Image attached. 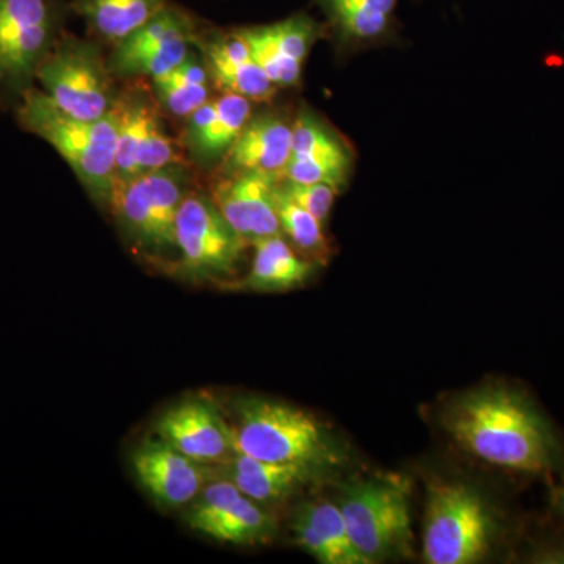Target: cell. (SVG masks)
I'll return each instance as SVG.
<instances>
[{
  "label": "cell",
  "mask_w": 564,
  "mask_h": 564,
  "mask_svg": "<svg viewBox=\"0 0 564 564\" xmlns=\"http://www.w3.org/2000/svg\"><path fill=\"white\" fill-rule=\"evenodd\" d=\"M497 522L481 494L462 481L437 480L426 492L422 555L429 564H473L491 552Z\"/></svg>",
  "instance_id": "5b68a950"
},
{
  "label": "cell",
  "mask_w": 564,
  "mask_h": 564,
  "mask_svg": "<svg viewBox=\"0 0 564 564\" xmlns=\"http://www.w3.org/2000/svg\"><path fill=\"white\" fill-rule=\"evenodd\" d=\"M551 503L555 514L564 522V478L563 481L552 488Z\"/></svg>",
  "instance_id": "f1b7e54d"
},
{
  "label": "cell",
  "mask_w": 564,
  "mask_h": 564,
  "mask_svg": "<svg viewBox=\"0 0 564 564\" xmlns=\"http://www.w3.org/2000/svg\"><path fill=\"white\" fill-rule=\"evenodd\" d=\"M274 202H276L281 234H285L293 247L302 251L310 261L325 262L329 245L323 234V223L299 204L293 203L282 191L280 181L274 187Z\"/></svg>",
  "instance_id": "4316f807"
},
{
  "label": "cell",
  "mask_w": 564,
  "mask_h": 564,
  "mask_svg": "<svg viewBox=\"0 0 564 564\" xmlns=\"http://www.w3.org/2000/svg\"><path fill=\"white\" fill-rule=\"evenodd\" d=\"M237 32L278 88L299 87L307 55L318 40L328 35L326 24L307 13H296L273 24L239 28Z\"/></svg>",
  "instance_id": "7c38bea8"
},
{
  "label": "cell",
  "mask_w": 564,
  "mask_h": 564,
  "mask_svg": "<svg viewBox=\"0 0 564 564\" xmlns=\"http://www.w3.org/2000/svg\"><path fill=\"white\" fill-rule=\"evenodd\" d=\"M163 443L195 462L214 466L236 454L232 425L217 404L203 397H192L173 404L155 423Z\"/></svg>",
  "instance_id": "5bb4252c"
},
{
  "label": "cell",
  "mask_w": 564,
  "mask_h": 564,
  "mask_svg": "<svg viewBox=\"0 0 564 564\" xmlns=\"http://www.w3.org/2000/svg\"><path fill=\"white\" fill-rule=\"evenodd\" d=\"M184 166H165L115 184L111 210L137 243L155 251L176 248L177 212L187 196Z\"/></svg>",
  "instance_id": "ba28073f"
},
{
  "label": "cell",
  "mask_w": 564,
  "mask_h": 564,
  "mask_svg": "<svg viewBox=\"0 0 564 564\" xmlns=\"http://www.w3.org/2000/svg\"><path fill=\"white\" fill-rule=\"evenodd\" d=\"M198 29L191 13L170 2L161 13L115 46L109 58L111 73L151 79L169 73L188 57Z\"/></svg>",
  "instance_id": "8fae6325"
},
{
  "label": "cell",
  "mask_w": 564,
  "mask_h": 564,
  "mask_svg": "<svg viewBox=\"0 0 564 564\" xmlns=\"http://www.w3.org/2000/svg\"><path fill=\"white\" fill-rule=\"evenodd\" d=\"M115 184L172 165H185L176 140L166 132L154 95L135 88L118 95ZM115 187V185H113Z\"/></svg>",
  "instance_id": "30bf717a"
},
{
  "label": "cell",
  "mask_w": 564,
  "mask_h": 564,
  "mask_svg": "<svg viewBox=\"0 0 564 564\" xmlns=\"http://www.w3.org/2000/svg\"><path fill=\"white\" fill-rule=\"evenodd\" d=\"M69 0H0V109L14 111L65 33Z\"/></svg>",
  "instance_id": "277c9868"
},
{
  "label": "cell",
  "mask_w": 564,
  "mask_h": 564,
  "mask_svg": "<svg viewBox=\"0 0 564 564\" xmlns=\"http://www.w3.org/2000/svg\"><path fill=\"white\" fill-rule=\"evenodd\" d=\"M141 488L162 508H181L196 499L210 480V466L188 458L163 441H147L132 454Z\"/></svg>",
  "instance_id": "9a60e30c"
},
{
  "label": "cell",
  "mask_w": 564,
  "mask_h": 564,
  "mask_svg": "<svg viewBox=\"0 0 564 564\" xmlns=\"http://www.w3.org/2000/svg\"><path fill=\"white\" fill-rule=\"evenodd\" d=\"M193 46L202 51L210 82L221 93L243 96L251 102H269L276 95V85L254 61L237 29L228 32L198 29Z\"/></svg>",
  "instance_id": "2e32d148"
},
{
  "label": "cell",
  "mask_w": 564,
  "mask_h": 564,
  "mask_svg": "<svg viewBox=\"0 0 564 564\" xmlns=\"http://www.w3.org/2000/svg\"><path fill=\"white\" fill-rule=\"evenodd\" d=\"M252 102L243 96L221 93L187 118L184 147L199 165L221 162L252 117Z\"/></svg>",
  "instance_id": "d6986e66"
},
{
  "label": "cell",
  "mask_w": 564,
  "mask_h": 564,
  "mask_svg": "<svg viewBox=\"0 0 564 564\" xmlns=\"http://www.w3.org/2000/svg\"><path fill=\"white\" fill-rule=\"evenodd\" d=\"M441 425L463 451L500 469L552 477L564 469V445L532 397L518 386L488 383L445 404Z\"/></svg>",
  "instance_id": "6da1fadb"
},
{
  "label": "cell",
  "mask_w": 564,
  "mask_h": 564,
  "mask_svg": "<svg viewBox=\"0 0 564 564\" xmlns=\"http://www.w3.org/2000/svg\"><path fill=\"white\" fill-rule=\"evenodd\" d=\"M340 54L392 43L399 32V0H313Z\"/></svg>",
  "instance_id": "ac0fdd59"
},
{
  "label": "cell",
  "mask_w": 564,
  "mask_h": 564,
  "mask_svg": "<svg viewBox=\"0 0 564 564\" xmlns=\"http://www.w3.org/2000/svg\"><path fill=\"white\" fill-rule=\"evenodd\" d=\"M113 73L95 41L63 33L40 66L36 82L55 106L80 120H99L113 110Z\"/></svg>",
  "instance_id": "52a82bcc"
},
{
  "label": "cell",
  "mask_w": 564,
  "mask_h": 564,
  "mask_svg": "<svg viewBox=\"0 0 564 564\" xmlns=\"http://www.w3.org/2000/svg\"><path fill=\"white\" fill-rule=\"evenodd\" d=\"M247 247L210 198L187 195L182 199L176 218L182 272L196 280L231 278Z\"/></svg>",
  "instance_id": "9c48e42d"
},
{
  "label": "cell",
  "mask_w": 564,
  "mask_h": 564,
  "mask_svg": "<svg viewBox=\"0 0 564 564\" xmlns=\"http://www.w3.org/2000/svg\"><path fill=\"white\" fill-rule=\"evenodd\" d=\"M210 470L217 477L231 481L243 496L263 507L284 502L321 475L306 467L261 462L240 452L214 464Z\"/></svg>",
  "instance_id": "7402d4cb"
},
{
  "label": "cell",
  "mask_w": 564,
  "mask_h": 564,
  "mask_svg": "<svg viewBox=\"0 0 564 564\" xmlns=\"http://www.w3.org/2000/svg\"><path fill=\"white\" fill-rule=\"evenodd\" d=\"M352 170V154L339 133L313 110L302 109L292 122L291 158L281 180L328 184L343 191Z\"/></svg>",
  "instance_id": "4fadbf2b"
},
{
  "label": "cell",
  "mask_w": 564,
  "mask_h": 564,
  "mask_svg": "<svg viewBox=\"0 0 564 564\" xmlns=\"http://www.w3.org/2000/svg\"><path fill=\"white\" fill-rule=\"evenodd\" d=\"M234 441L240 454L317 474L336 469L347 459L337 437L302 408L245 397L234 404Z\"/></svg>",
  "instance_id": "7a4b0ae2"
},
{
  "label": "cell",
  "mask_w": 564,
  "mask_h": 564,
  "mask_svg": "<svg viewBox=\"0 0 564 564\" xmlns=\"http://www.w3.org/2000/svg\"><path fill=\"white\" fill-rule=\"evenodd\" d=\"M280 185L293 203L325 225L332 214L334 198L339 193L336 188L328 184H299L288 180H280Z\"/></svg>",
  "instance_id": "83f0119b"
},
{
  "label": "cell",
  "mask_w": 564,
  "mask_h": 564,
  "mask_svg": "<svg viewBox=\"0 0 564 564\" xmlns=\"http://www.w3.org/2000/svg\"><path fill=\"white\" fill-rule=\"evenodd\" d=\"M339 508L355 547L369 564L413 552L410 492L392 478H362L340 486Z\"/></svg>",
  "instance_id": "8992f818"
},
{
  "label": "cell",
  "mask_w": 564,
  "mask_h": 564,
  "mask_svg": "<svg viewBox=\"0 0 564 564\" xmlns=\"http://www.w3.org/2000/svg\"><path fill=\"white\" fill-rule=\"evenodd\" d=\"M13 115L22 131L46 141L58 152L99 206H110L117 163V104L99 120H80L65 113L46 93L33 87Z\"/></svg>",
  "instance_id": "3957f363"
},
{
  "label": "cell",
  "mask_w": 564,
  "mask_h": 564,
  "mask_svg": "<svg viewBox=\"0 0 564 564\" xmlns=\"http://www.w3.org/2000/svg\"><path fill=\"white\" fill-rule=\"evenodd\" d=\"M292 122L274 111L252 115L221 159L223 176L267 173L280 176L291 158Z\"/></svg>",
  "instance_id": "ffe728a7"
},
{
  "label": "cell",
  "mask_w": 564,
  "mask_h": 564,
  "mask_svg": "<svg viewBox=\"0 0 564 564\" xmlns=\"http://www.w3.org/2000/svg\"><path fill=\"white\" fill-rule=\"evenodd\" d=\"M199 533L225 544H267L276 533V519L263 505L240 494Z\"/></svg>",
  "instance_id": "484cf974"
},
{
  "label": "cell",
  "mask_w": 564,
  "mask_h": 564,
  "mask_svg": "<svg viewBox=\"0 0 564 564\" xmlns=\"http://www.w3.org/2000/svg\"><path fill=\"white\" fill-rule=\"evenodd\" d=\"M250 273L234 282L236 291L280 293L302 288L315 272V262L296 254L281 236L267 237L252 243Z\"/></svg>",
  "instance_id": "603a6c76"
},
{
  "label": "cell",
  "mask_w": 564,
  "mask_h": 564,
  "mask_svg": "<svg viewBox=\"0 0 564 564\" xmlns=\"http://www.w3.org/2000/svg\"><path fill=\"white\" fill-rule=\"evenodd\" d=\"M152 95L161 109L185 118L210 99V77L203 58L193 52L169 73L152 79Z\"/></svg>",
  "instance_id": "d4e9b609"
},
{
  "label": "cell",
  "mask_w": 564,
  "mask_h": 564,
  "mask_svg": "<svg viewBox=\"0 0 564 564\" xmlns=\"http://www.w3.org/2000/svg\"><path fill=\"white\" fill-rule=\"evenodd\" d=\"M280 180L274 174L250 172L228 174L215 185L212 202L248 245L281 236L274 202Z\"/></svg>",
  "instance_id": "e0dca14e"
},
{
  "label": "cell",
  "mask_w": 564,
  "mask_h": 564,
  "mask_svg": "<svg viewBox=\"0 0 564 564\" xmlns=\"http://www.w3.org/2000/svg\"><path fill=\"white\" fill-rule=\"evenodd\" d=\"M296 544L323 564H369L352 544L339 505L318 499L306 502L292 519Z\"/></svg>",
  "instance_id": "44dd1931"
},
{
  "label": "cell",
  "mask_w": 564,
  "mask_h": 564,
  "mask_svg": "<svg viewBox=\"0 0 564 564\" xmlns=\"http://www.w3.org/2000/svg\"><path fill=\"white\" fill-rule=\"evenodd\" d=\"M169 3L170 0H69V9L87 22L98 39L117 46Z\"/></svg>",
  "instance_id": "cb8c5ba5"
}]
</instances>
